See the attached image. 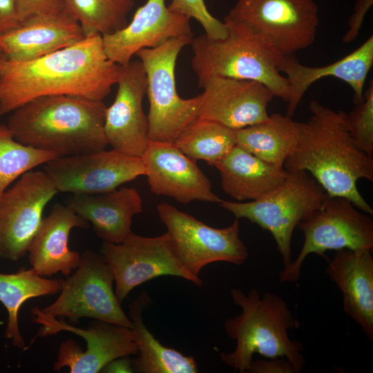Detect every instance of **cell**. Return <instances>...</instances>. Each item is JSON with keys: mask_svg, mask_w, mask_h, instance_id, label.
Segmentation results:
<instances>
[{"mask_svg": "<svg viewBox=\"0 0 373 373\" xmlns=\"http://www.w3.org/2000/svg\"><path fill=\"white\" fill-rule=\"evenodd\" d=\"M151 302L148 293L143 291L129 306L128 317L138 347L137 357L131 360L134 372H198V365L193 356H185L173 348L163 345L145 325L143 312Z\"/></svg>", "mask_w": 373, "mask_h": 373, "instance_id": "obj_26", "label": "cell"}, {"mask_svg": "<svg viewBox=\"0 0 373 373\" xmlns=\"http://www.w3.org/2000/svg\"><path fill=\"white\" fill-rule=\"evenodd\" d=\"M61 283V279L41 276L32 268L20 269L15 274L0 273V301L8 315L5 337L11 340L14 347L25 349L18 320L21 305L29 299L59 293Z\"/></svg>", "mask_w": 373, "mask_h": 373, "instance_id": "obj_28", "label": "cell"}, {"mask_svg": "<svg viewBox=\"0 0 373 373\" xmlns=\"http://www.w3.org/2000/svg\"><path fill=\"white\" fill-rule=\"evenodd\" d=\"M85 37L79 23L64 10L32 16L0 35V49L9 60L26 61L71 46Z\"/></svg>", "mask_w": 373, "mask_h": 373, "instance_id": "obj_20", "label": "cell"}, {"mask_svg": "<svg viewBox=\"0 0 373 373\" xmlns=\"http://www.w3.org/2000/svg\"><path fill=\"white\" fill-rule=\"evenodd\" d=\"M17 0H0V35L22 23Z\"/></svg>", "mask_w": 373, "mask_h": 373, "instance_id": "obj_37", "label": "cell"}, {"mask_svg": "<svg viewBox=\"0 0 373 373\" xmlns=\"http://www.w3.org/2000/svg\"><path fill=\"white\" fill-rule=\"evenodd\" d=\"M33 321L41 325L37 336L45 337L66 331L82 337L86 342L83 350L75 341L68 339L60 345L53 370L68 367L71 373H97L111 361L137 354L136 335L131 327L97 321L88 328H79L56 317L32 308Z\"/></svg>", "mask_w": 373, "mask_h": 373, "instance_id": "obj_12", "label": "cell"}, {"mask_svg": "<svg viewBox=\"0 0 373 373\" xmlns=\"http://www.w3.org/2000/svg\"><path fill=\"white\" fill-rule=\"evenodd\" d=\"M58 193L44 171L23 174L0 196V256L23 258L42 221L44 208Z\"/></svg>", "mask_w": 373, "mask_h": 373, "instance_id": "obj_14", "label": "cell"}, {"mask_svg": "<svg viewBox=\"0 0 373 373\" xmlns=\"http://www.w3.org/2000/svg\"><path fill=\"white\" fill-rule=\"evenodd\" d=\"M223 191L239 201L256 200L280 186L289 172L235 145L215 165Z\"/></svg>", "mask_w": 373, "mask_h": 373, "instance_id": "obj_25", "label": "cell"}, {"mask_svg": "<svg viewBox=\"0 0 373 373\" xmlns=\"http://www.w3.org/2000/svg\"><path fill=\"white\" fill-rule=\"evenodd\" d=\"M66 205L92 224L97 237L114 244L124 242L133 233V218L143 211L142 197L133 187L99 194H72Z\"/></svg>", "mask_w": 373, "mask_h": 373, "instance_id": "obj_24", "label": "cell"}, {"mask_svg": "<svg viewBox=\"0 0 373 373\" xmlns=\"http://www.w3.org/2000/svg\"><path fill=\"white\" fill-rule=\"evenodd\" d=\"M329 195L307 171L289 172L283 183L265 197L249 202L222 200L236 219L245 218L273 236L284 267L291 260V240L298 224L320 208Z\"/></svg>", "mask_w": 373, "mask_h": 373, "instance_id": "obj_6", "label": "cell"}, {"mask_svg": "<svg viewBox=\"0 0 373 373\" xmlns=\"http://www.w3.org/2000/svg\"><path fill=\"white\" fill-rule=\"evenodd\" d=\"M184 36H193L189 17L169 10L165 0H147L135 11L130 23L102 36V41L108 57L124 66L142 49L154 48Z\"/></svg>", "mask_w": 373, "mask_h": 373, "instance_id": "obj_19", "label": "cell"}, {"mask_svg": "<svg viewBox=\"0 0 373 373\" xmlns=\"http://www.w3.org/2000/svg\"><path fill=\"white\" fill-rule=\"evenodd\" d=\"M174 144L194 160L210 166L220 161L235 145V130L209 119H196L177 137Z\"/></svg>", "mask_w": 373, "mask_h": 373, "instance_id": "obj_29", "label": "cell"}, {"mask_svg": "<svg viewBox=\"0 0 373 373\" xmlns=\"http://www.w3.org/2000/svg\"><path fill=\"white\" fill-rule=\"evenodd\" d=\"M58 192L99 194L145 175L142 157L113 149L58 157L44 166Z\"/></svg>", "mask_w": 373, "mask_h": 373, "instance_id": "obj_15", "label": "cell"}, {"mask_svg": "<svg viewBox=\"0 0 373 373\" xmlns=\"http://www.w3.org/2000/svg\"><path fill=\"white\" fill-rule=\"evenodd\" d=\"M101 254L113 271L115 295L121 303L135 287L160 276L180 277L198 286L203 283L177 260L166 233L144 237L133 232L121 243L104 242Z\"/></svg>", "mask_w": 373, "mask_h": 373, "instance_id": "obj_13", "label": "cell"}, {"mask_svg": "<svg viewBox=\"0 0 373 373\" xmlns=\"http://www.w3.org/2000/svg\"><path fill=\"white\" fill-rule=\"evenodd\" d=\"M151 191L180 203H220L209 179L174 143L150 141L142 156Z\"/></svg>", "mask_w": 373, "mask_h": 373, "instance_id": "obj_17", "label": "cell"}, {"mask_svg": "<svg viewBox=\"0 0 373 373\" xmlns=\"http://www.w3.org/2000/svg\"><path fill=\"white\" fill-rule=\"evenodd\" d=\"M104 373H132L134 370L129 356L116 358L108 363L101 370Z\"/></svg>", "mask_w": 373, "mask_h": 373, "instance_id": "obj_38", "label": "cell"}, {"mask_svg": "<svg viewBox=\"0 0 373 373\" xmlns=\"http://www.w3.org/2000/svg\"><path fill=\"white\" fill-rule=\"evenodd\" d=\"M57 157L18 142L7 125L0 124V196L23 174Z\"/></svg>", "mask_w": 373, "mask_h": 373, "instance_id": "obj_31", "label": "cell"}, {"mask_svg": "<svg viewBox=\"0 0 373 373\" xmlns=\"http://www.w3.org/2000/svg\"><path fill=\"white\" fill-rule=\"evenodd\" d=\"M373 4V0H357L348 21V30L343 37L344 44H349L356 39L364 21L365 16Z\"/></svg>", "mask_w": 373, "mask_h": 373, "instance_id": "obj_35", "label": "cell"}, {"mask_svg": "<svg viewBox=\"0 0 373 373\" xmlns=\"http://www.w3.org/2000/svg\"><path fill=\"white\" fill-rule=\"evenodd\" d=\"M114 275L103 255L86 250L81 254L75 271L62 280L58 298L41 311L71 323L91 318L132 328V322L121 307L113 283Z\"/></svg>", "mask_w": 373, "mask_h": 373, "instance_id": "obj_10", "label": "cell"}, {"mask_svg": "<svg viewBox=\"0 0 373 373\" xmlns=\"http://www.w3.org/2000/svg\"><path fill=\"white\" fill-rule=\"evenodd\" d=\"M117 91L106 108L104 133L108 144L116 151L142 157L150 140L148 119L142 103L146 93V75L140 61L119 66Z\"/></svg>", "mask_w": 373, "mask_h": 373, "instance_id": "obj_16", "label": "cell"}, {"mask_svg": "<svg viewBox=\"0 0 373 373\" xmlns=\"http://www.w3.org/2000/svg\"><path fill=\"white\" fill-rule=\"evenodd\" d=\"M22 21L39 15H52L65 10L63 0H17Z\"/></svg>", "mask_w": 373, "mask_h": 373, "instance_id": "obj_34", "label": "cell"}, {"mask_svg": "<svg viewBox=\"0 0 373 373\" xmlns=\"http://www.w3.org/2000/svg\"><path fill=\"white\" fill-rule=\"evenodd\" d=\"M309 111L306 122H296L297 146L285 160L284 169L308 172L329 197L345 198L358 210L373 215V209L356 185L361 178L373 182V159L354 144L346 113L316 100L309 102Z\"/></svg>", "mask_w": 373, "mask_h": 373, "instance_id": "obj_2", "label": "cell"}, {"mask_svg": "<svg viewBox=\"0 0 373 373\" xmlns=\"http://www.w3.org/2000/svg\"><path fill=\"white\" fill-rule=\"evenodd\" d=\"M228 28L224 39H214L204 33L193 38L191 67L201 88L211 76L248 79L266 86L274 97L286 102L290 87L278 66L284 56L246 26L224 20Z\"/></svg>", "mask_w": 373, "mask_h": 373, "instance_id": "obj_5", "label": "cell"}, {"mask_svg": "<svg viewBox=\"0 0 373 373\" xmlns=\"http://www.w3.org/2000/svg\"><path fill=\"white\" fill-rule=\"evenodd\" d=\"M198 119L220 123L233 130L267 121L274 95L254 80L211 76L202 84Z\"/></svg>", "mask_w": 373, "mask_h": 373, "instance_id": "obj_18", "label": "cell"}, {"mask_svg": "<svg viewBox=\"0 0 373 373\" xmlns=\"http://www.w3.org/2000/svg\"><path fill=\"white\" fill-rule=\"evenodd\" d=\"M5 58H6V55H4L3 51L0 49V62Z\"/></svg>", "mask_w": 373, "mask_h": 373, "instance_id": "obj_39", "label": "cell"}, {"mask_svg": "<svg viewBox=\"0 0 373 373\" xmlns=\"http://www.w3.org/2000/svg\"><path fill=\"white\" fill-rule=\"evenodd\" d=\"M166 227L170 248L179 263L191 275L200 278L202 269L216 262L242 265L248 258L247 247L240 238V222L236 219L224 228H214L174 206H157Z\"/></svg>", "mask_w": 373, "mask_h": 373, "instance_id": "obj_8", "label": "cell"}, {"mask_svg": "<svg viewBox=\"0 0 373 373\" xmlns=\"http://www.w3.org/2000/svg\"><path fill=\"white\" fill-rule=\"evenodd\" d=\"M252 361L250 373H296L289 361L280 357Z\"/></svg>", "mask_w": 373, "mask_h": 373, "instance_id": "obj_36", "label": "cell"}, {"mask_svg": "<svg viewBox=\"0 0 373 373\" xmlns=\"http://www.w3.org/2000/svg\"><path fill=\"white\" fill-rule=\"evenodd\" d=\"M346 122L355 146L370 157L373 155V81H370L362 102L346 113Z\"/></svg>", "mask_w": 373, "mask_h": 373, "instance_id": "obj_32", "label": "cell"}, {"mask_svg": "<svg viewBox=\"0 0 373 373\" xmlns=\"http://www.w3.org/2000/svg\"><path fill=\"white\" fill-rule=\"evenodd\" d=\"M297 227L304 233V242L296 258L279 273L280 283H296L311 254L323 256L328 250L373 248L372 218L343 197H328Z\"/></svg>", "mask_w": 373, "mask_h": 373, "instance_id": "obj_9", "label": "cell"}, {"mask_svg": "<svg viewBox=\"0 0 373 373\" xmlns=\"http://www.w3.org/2000/svg\"><path fill=\"white\" fill-rule=\"evenodd\" d=\"M231 298L241 312L225 321L227 335L236 341L234 350L220 353V360L240 373L248 372L254 354L265 358H285L295 372H300L305 358L303 345L291 340L288 331L300 324L285 300L276 294L262 296L251 287L245 294L240 289H231Z\"/></svg>", "mask_w": 373, "mask_h": 373, "instance_id": "obj_4", "label": "cell"}, {"mask_svg": "<svg viewBox=\"0 0 373 373\" xmlns=\"http://www.w3.org/2000/svg\"><path fill=\"white\" fill-rule=\"evenodd\" d=\"M224 20L246 26L284 57L309 47L319 26L314 0H238Z\"/></svg>", "mask_w": 373, "mask_h": 373, "instance_id": "obj_11", "label": "cell"}, {"mask_svg": "<svg viewBox=\"0 0 373 373\" xmlns=\"http://www.w3.org/2000/svg\"><path fill=\"white\" fill-rule=\"evenodd\" d=\"M89 222L66 204H55L44 218L29 247L28 258L32 268L41 276L61 272L66 276L78 266L81 254L68 247L73 228L87 229Z\"/></svg>", "mask_w": 373, "mask_h": 373, "instance_id": "obj_23", "label": "cell"}, {"mask_svg": "<svg viewBox=\"0 0 373 373\" xmlns=\"http://www.w3.org/2000/svg\"><path fill=\"white\" fill-rule=\"evenodd\" d=\"M107 106L102 100L70 95L33 99L12 112L8 124L15 139L57 157L105 149Z\"/></svg>", "mask_w": 373, "mask_h": 373, "instance_id": "obj_3", "label": "cell"}, {"mask_svg": "<svg viewBox=\"0 0 373 373\" xmlns=\"http://www.w3.org/2000/svg\"><path fill=\"white\" fill-rule=\"evenodd\" d=\"M119 65L106 55L102 36L80 41L39 58L0 62V115L44 96L70 95L103 101L117 84Z\"/></svg>", "mask_w": 373, "mask_h": 373, "instance_id": "obj_1", "label": "cell"}, {"mask_svg": "<svg viewBox=\"0 0 373 373\" xmlns=\"http://www.w3.org/2000/svg\"><path fill=\"white\" fill-rule=\"evenodd\" d=\"M236 145L270 164L283 167L295 151L298 133L291 117L273 113L263 122L235 130Z\"/></svg>", "mask_w": 373, "mask_h": 373, "instance_id": "obj_27", "label": "cell"}, {"mask_svg": "<svg viewBox=\"0 0 373 373\" xmlns=\"http://www.w3.org/2000/svg\"><path fill=\"white\" fill-rule=\"evenodd\" d=\"M194 36L173 38L154 48H144L135 55L144 68L149 102L147 115L150 141L174 143L199 115L201 94L183 99L178 93L175 66L182 49Z\"/></svg>", "mask_w": 373, "mask_h": 373, "instance_id": "obj_7", "label": "cell"}, {"mask_svg": "<svg viewBox=\"0 0 373 373\" xmlns=\"http://www.w3.org/2000/svg\"><path fill=\"white\" fill-rule=\"evenodd\" d=\"M65 10L81 25L86 35L114 33L127 24L134 0H63Z\"/></svg>", "mask_w": 373, "mask_h": 373, "instance_id": "obj_30", "label": "cell"}, {"mask_svg": "<svg viewBox=\"0 0 373 373\" xmlns=\"http://www.w3.org/2000/svg\"><path fill=\"white\" fill-rule=\"evenodd\" d=\"M371 249H343L327 265L325 272L339 289L343 309L373 339V258Z\"/></svg>", "mask_w": 373, "mask_h": 373, "instance_id": "obj_22", "label": "cell"}, {"mask_svg": "<svg viewBox=\"0 0 373 373\" xmlns=\"http://www.w3.org/2000/svg\"><path fill=\"white\" fill-rule=\"evenodd\" d=\"M373 64V36L341 59L327 66H307L292 55L285 56L278 70L285 74L290 87L287 114L292 117L309 87L325 77H334L346 82L354 92L355 104L363 101L365 82Z\"/></svg>", "mask_w": 373, "mask_h": 373, "instance_id": "obj_21", "label": "cell"}, {"mask_svg": "<svg viewBox=\"0 0 373 373\" xmlns=\"http://www.w3.org/2000/svg\"><path fill=\"white\" fill-rule=\"evenodd\" d=\"M168 8L173 12L198 21L204 34L211 39H224L228 35L225 23L209 12L204 0H171Z\"/></svg>", "mask_w": 373, "mask_h": 373, "instance_id": "obj_33", "label": "cell"}]
</instances>
